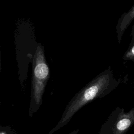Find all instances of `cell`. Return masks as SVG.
Masks as SVG:
<instances>
[{
  "label": "cell",
  "mask_w": 134,
  "mask_h": 134,
  "mask_svg": "<svg viewBox=\"0 0 134 134\" xmlns=\"http://www.w3.org/2000/svg\"><path fill=\"white\" fill-rule=\"evenodd\" d=\"M122 59L126 61L134 62V43L129 45L128 48L124 53Z\"/></svg>",
  "instance_id": "5b68a950"
},
{
  "label": "cell",
  "mask_w": 134,
  "mask_h": 134,
  "mask_svg": "<svg viewBox=\"0 0 134 134\" xmlns=\"http://www.w3.org/2000/svg\"><path fill=\"white\" fill-rule=\"evenodd\" d=\"M134 124V108L125 112L123 108L117 107L102 127L111 130V134H125Z\"/></svg>",
  "instance_id": "3957f363"
},
{
  "label": "cell",
  "mask_w": 134,
  "mask_h": 134,
  "mask_svg": "<svg viewBox=\"0 0 134 134\" xmlns=\"http://www.w3.org/2000/svg\"><path fill=\"white\" fill-rule=\"evenodd\" d=\"M134 20V4L129 10L123 13L118 19L116 27L117 38L119 43H120L123 35Z\"/></svg>",
  "instance_id": "277c9868"
},
{
  "label": "cell",
  "mask_w": 134,
  "mask_h": 134,
  "mask_svg": "<svg viewBox=\"0 0 134 134\" xmlns=\"http://www.w3.org/2000/svg\"><path fill=\"white\" fill-rule=\"evenodd\" d=\"M78 132V130H74L73 131H72L71 132H70L69 134H77Z\"/></svg>",
  "instance_id": "52a82bcc"
},
{
  "label": "cell",
  "mask_w": 134,
  "mask_h": 134,
  "mask_svg": "<svg viewBox=\"0 0 134 134\" xmlns=\"http://www.w3.org/2000/svg\"><path fill=\"white\" fill-rule=\"evenodd\" d=\"M121 79H117L110 66L98 74L84 86L69 103L62 117L48 134H52L66 125L82 107L97 98L105 97L117 87Z\"/></svg>",
  "instance_id": "6da1fadb"
},
{
  "label": "cell",
  "mask_w": 134,
  "mask_h": 134,
  "mask_svg": "<svg viewBox=\"0 0 134 134\" xmlns=\"http://www.w3.org/2000/svg\"><path fill=\"white\" fill-rule=\"evenodd\" d=\"M131 42L129 45H131L134 43V25H133V26L131 28Z\"/></svg>",
  "instance_id": "8992f818"
},
{
  "label": "cell",
  "mask_w": 134,
  "mask_h": 134,
  "mask_svg": "<svg viewBox=\"0 0 134 134\" xmlns=\"http://www.w3.org/2000/svg\"><path fill=\"white\" fill-rule=\"evenodd\" d=\"M0 134H4V133H1Z\"/></svg>",
  "instance_id": "ba28073f"
},
{
  "label": "cell",
  "mask_w": 134,
  "mask_h": 134,
  "mask_svg": "<svg viewBox=\"0 0 134 134\" xmlns=\"http://www.w3.org/2000/svg\"><path fill=\"white\" fill-rule=\"evenodd\" d=\"M49 76V69L41 44H38L33 59V71L31 96L32 103L40 105L46 84Z\"/></svg>",
  "instance_id": "7a4b0ae2"
},
{
  "label": "cell",
  "mask_w": 134,
  "mask_h": 134,
  "mask_svg": "<svg viewBox=\"0 0 134 134\" xmlns=\"http://www.w3.org/2000/svg\"><path fill=\"white\" fill-rule=\"evenodd\" d=\"M133 95H134V90H133Z\"/></svg>",
  "instance_id": "9c48e42d"
}]
</instances>
